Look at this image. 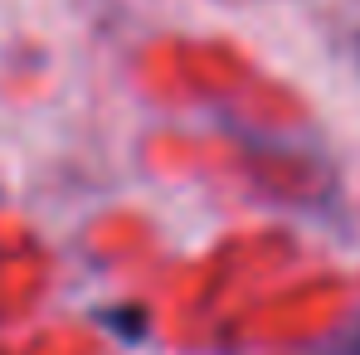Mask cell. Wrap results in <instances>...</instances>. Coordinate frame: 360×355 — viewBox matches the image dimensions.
<instances>
[{"label": "cell", "mask_w": 360, "mask_h": 355, "mask_svg": "<svg viewBox=\"0 0 360 355\" xmlns=\"http://www.w3.org/2000/svg\"><path fill=\"white\" fill-rule=\"evenodd\" d=\"M316 355H360V326H346L341 336H331Z\"/></svg>", "instance_id": "6da1fadb"}]
</instances>
